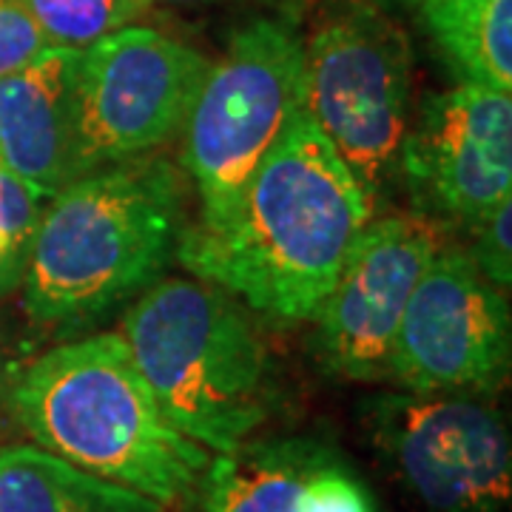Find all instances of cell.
Here are the masks:
<instances>
[{"label": "cell", "instance_id": "cell-1", "mask_svg": "<svg viewBox=\"0 0 512 512\" xmlns=\"http://www.w3.org/2000/svg\"><path fill=\"white\" fill-rule=\"evenodd\" d=\"M373 220V197L313 123L293 120L222 225H185L177 259L251 311L313 319Z\"/></svg>", "mask_w": 512, "mask_h": 512}, {"label": "cell", "instance_id": "cell-2", "mask_svg": "<svg viewBox=\"0 0 512 512\" xmlns=\"http://www.w3.org/2000/svg\"><path fill=\"white\" fill-rule=\"evenodd\" d=\"M9 413L35 447L163 507L188 504L211 464L165 419L120 330L37 356L12 382Z\"/></svg>", "mask_w": 512, "mask_h": 512}, {"label": "cell", "instance_id": "cell-3", "mask_svg": "<svg viewBox=\"0 0 512 512\" xmlns=\"http://www.w3.org/2000/svg\"><path fill=\"white\" fill-rule=\"evenodd\" d=\"M185 231L183 180L160 157L77 177L46 202L23 271L32 319H94L148 291Z\"/></svg>", "mask_w": 512, "mask_h": 512}, {"label": "cell", "instance_id": "cell-4", "mask_svg": "<svg viewBox=\"0 0 512 512\" xmlns=\"http://www.w3.org/2000/svg\"><path fill=\"white\" fill-rule=\"evenodd\" d=\"M120 336L165 419L208 453H234L271 416L265 345L220 285L157 279L126 313Z\"/></svg>", "mask_w": 512, "mask_h": 512}, {"label": "cell", "instance_id": "cell-5", "mask_svg": "<svg viewBox=\"0 0 512 512\" xmlns=\"http://www.w3.org/2000/svg\"><path fill=\"white\" fill-rule=\"evenodd\" d=\"M308 109L305 46L296 23L256 18L211 63L185 120L183 165L200 197L202 228L234 214L245 185Z\"/></svg>", "mask_w": 512, "mask_h": 512}, {"label": "cell", "instance_id": "cell-6", "mask_svg": "<svg viewBox=\"0 0 512 512\" xmlns=\"http://www.w3.org/2000/svg\"><path fill=\"white\" fill-rule=\"evenodd\" d=\"M302 46L308 114L376 197L399 171L410 128V40L379 3L342 0L322 12Z\"/></svg>", "mask_w": 512, "mask_h": 512}, {"label": "cell", "instance_id": "cell-7", "mask_svg": "<svg viewBox=\"0 0 512 512\" xmlns=\"http://www.w3.org/2000/svg\"><path fill=\"white\" fill-rule=\"evenodd\" d=\"M208 69L202 52L151 26H126L86 46L77 86V177L146 157L183 134Z\"/></svg>", "mask_w": 512, "mask_h": 512}, {"label": "cell", "instance_id": "cell-8", "mask_svg": "<svg viewBox=\"0 0 512 512\" xmlns=\"http://www.w3.org/2000/svg\"><path fill=\"white\" fill-rule=\"evenodd\" d=\"M367 427L404 490L430 512L510 507V430L490 404L461 393L382 396Z\"/></svg>", "mask_w": 512, "mask_h": 512}, {"label": "cell", "instance_id": "cell-9", "mask_svg": "<svg viewBox=\"0 0 512 512\" xmlns=\"http://www.w3.org/2000/svg\"><path fill=\"white\" fill-rule=\"evenodd\" d=\"M510 305L470 251L444 248L421 274L387 373L410 393H487L510 370Z\"/></svg>", "mask_w": 512, "mask_h": 512}, {"label": "cell", "instance_id": "cell-10", "mask_svg": "<svg viewBox=\"0 0 512 512\" xmlns=\"http://www.w3.org/2000/svg\"><path fill=\"white\" fill-rule=\"evenodd\" d=\"M439 248V225L427 217L370 220L313 316L319 356L336 376L353 382L387 376L404 308Z\"/></svg>", "mask_w": 512, "mask_h": 512}, {"label": "cell", "instance_id": "cell-11", "mask_svg": "<svg viewBox=\"0 0 512 512\" xmlns=\"http://www.w3.org/2000/svg\"><path fill=\"white\" fill-rule=\"evenodd\" d=\"M399 168L450 217L476 225L512 197V97L473 83L433 94L407 128Z\"/></svg>", "mask_w": 512, "mask_h": 512}, {"label": "cell", "instance_id": "cell-12", "mask_svg": "<svg viewBox=\"0 0 512 512\" xmlns=\"http://www.w3.org/2000/svg\"><path fill=\"white\" fill-rule=\"evenodd\" d=\"M83 49L49 46L0 77V160L55 197L77 177V86Z\"/></svg>", "mask_w": 512, "mask_h": 512}, {"label": "cell", "instance_id": "cell-13", "mask_svg": "<svg viewBox=\"0 0 512 512\" xmlns=\"http://www.w3.org/2000/svg\"><path fill=\"white\" fill-rule=\"evenodd\" d=\"M319 441H245L234 453L211 458L194 512H296L299 484L319 453Z\"/></svg>", "mask_w": 512, "mask_h": 512}, {"label": "cell", "instance_id": "cell-14", "mask_svg": "<svg viewBox=\"0 0 512 512\" xmlns=\"http://www.w3.org/2000/svg\"><path fill=\"white\" fill-rule=\"evenodd\" d=\"M0 512H165V507L35 444H15L0 450Z\"/></svg>", "mask_w": 512, "mask_h": 512}, {"label": "cell", "instance_id": "cell-15", "mask_svg": "<svg viewBox=\"0 0 512 512\" xmlns=\"http://www.w3.org/2000/svg\"><path fill=\"white\" fill-rule=\"evenodd\" d=\"M419 12L461 83L510 92L512 0H430Z\"/></svg>", "mask_w": 512, "mask_h": 512}, {"label": "cell", "instance_id": "cell-16", "mask_svg": "<svg viewBox=\"0 0 512 512\" xmlns=\"http://www.w3.org/2000/svg\"><path fill=\"white\" fill-rule=\"evenodd\" d=\"M52 46L86 49L94 40L134 26L154 0H18Z\"/></svg>", "mask_w": 512, "mask_h": 512}, {"label": "cell", "instance_id": "cell-17", "mask_svg": "<svg viewBox=\"0 0 512 512\" xmlns=\"http://www.w3.org/2000/svg\"><path fill=\"white\" fill-rule=\"evenodd\" d=\"M52 197L26 183L0 160V259L26 271L43 208Z\"/></svg>", "mask_w": 512, "mask_h": 512}, {"label": "cell", "instance_id": "cell-18", "mask_svg": "<svg viewBox=\"0 0 512 512\" xmlns=\"http://www.w3.org/2000/svg\"><path fill=\"white\" fill-rule=\"evenodd\" d=\"M296 512H373L362 481L328 447H319L296 493Z\"/></svg>", "mask_w": 512, "mask_h": 512}, {"label": "cell", "instance_id": "cell-19", "mask_svg": "<svg viewBox=\"0 0 512 512\" xmlns=\"http://www.w3.org/2000/svg\"><path fill=\"white\" fill-rule=\"evenodd\" d=\"M512 197L501 200L493 211H487L476 228V248H473V262L478 271L487 276L493 285L507 288L512 282Z\"/></svg>", "mask_w": 512, "mask_h": 512}, {"label": "cell", "instance_id": "cell-20", "mask_svg": "<svg viewBox=\"0 0 512 512\" xmlns=\"http://www.w3.org/2000/svg\"><path fill=\"white\" fill-rule=\"evenodd\" d=\"M49 37L18 0H0V77L20 72L49 49Z\"/></svg>", "mask_w": 512, "mask_h": 512}, {"label": "cell", "instance_id": "cell-21", "mask_svg": "<svg viewBox=\"0 0 512 512\" xmlns=\"http://www.w3.org/2000/svg\"><path fill=\"white\" fill-rule=\"evenodd\" d=\"M163 3H171V6H214V3H251V6H265V9H274L276 18L291 20L296 23L302 6L308 0H163Z\"/></svg>", "mask_w": 512, "mask_h": 512}, {"label": "cell", "instance_id": "cell-22", "mask_svg": "<svg viewBox=\"0 0 512 512\" xmlns=\"http://www.w3.org/2000/svg\"><path fill=\"white\" fill-rule=\"evenodd\" d=\"M18 282H23V271L15 268V265H9L6 259H0V293L15 288Z\"/></svg>", "mask_w": 512, "mask_h": 512}, {"label": "cell", "instance_id": "cell-23", "mask_svg": "<svg viewBox=\"0 0 512 512\" xmlns=\"http://www.w3.org/2000/svg\"><path fill=\"white\" fill-rule=\"evenodd\" d=\"M9 373H6V362H3V353H0V410H9V390H12Z\"/></svg>", "mask_w": 512, "mask_h": 512}, {"label": "cell", "instance_id": "cell-24", "mask_svg": "<svg viewBox=\"0 0 512 512\" xmlns=\"http://www.w3.org/2000/svg\"><path fill=\"white\" fill-rule=\"evenodd\" d=\"M379 6H387V3H407V6H424V3H430V0H376Z\"/></svg>", "mask_w": 512, "mask_h": 512}]
</instances>
